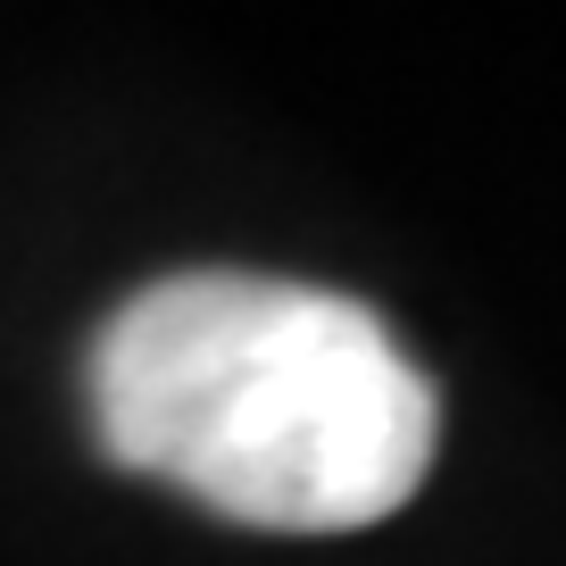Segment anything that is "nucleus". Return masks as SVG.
Listing matches in <instances>:
<instances>
[{
	"label": "nucleus",
	"mask_w": 566,
	"mask_h": 566,
	"mask_svg": "<svg viewBox=\"0 0 566 566\" xmlns=\"http://www.w3.org/2000/svg\"><path fill=\"white\" fill-rule=\"evenodd\" d=\"M92 417L117 467L266 533L375 525L442 442V400L375 308L242 266L134 292L92 342Z\"/></svg>",
	"instance_id": "nucleus-1"
}]
</instances>
